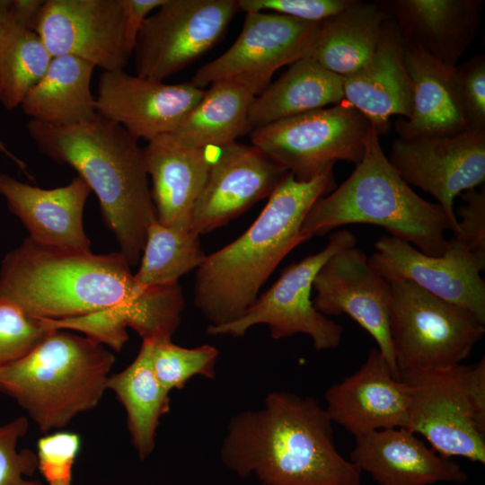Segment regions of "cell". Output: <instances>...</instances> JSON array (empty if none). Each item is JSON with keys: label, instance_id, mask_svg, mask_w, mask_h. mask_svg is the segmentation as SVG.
Here are the masks:
<instances>
[{"label": "cell", "instance_id": "obj_1", "mask_svg": "<svg viewBox=\"0 0 485 485\" xmlns=\"http://www.w3.org/2000/svg\"><path fill=\"white\" fill-rule=\"evenodd\" d=\"M221 460L263 485H361V471L337 450L332 421L312 397L280 391L229 422Z\"/></svg>", "mask_w": 485, "mask_h": 485}, {"label": "cell", "instance_id": "obj_2", "mask_svg": "<svg viewBox=\"0 0 485 485\" xmlns=\"http://www.w3.org/2000/svg\"><path fill=\"white\" fill-rule=\"evenodd\" d=\"M336 188L333 167L302 181L287 172L252 225L237 239L206 256L196 269L194 304L217 326L238 319L258 298L281 260L304 242V220Z\"/></svg>", "mask_w": 485, "mask_h": 485}, {"label": "cell", "instance_id": "obj_3", "mask_svg": "<svg viewBox=\"0 0 485 485\" xmlns=\"http://www.w3.org/2000/svg\"><path fill=\"white\" fill-rule=\"evenodd\" d=\"M27 129L43 155L74 168L95 193L119 252L130 267L137 265L147 228L156 218L137 139L98 113L66 127L31 119Z\"/></svg>", "mask_w": 485, "mask_h": 485}, {"label": "cell", "instance_id": "obj_4", "mask_svg": "<svg viewBox=\"0 0 485 485\" xmlns=\"http://www.w3.org/2000/svg\"><path fill=\"white\" fill-rule=\"evenodd\" d=\"M147 289L119 251L94 254L29 236L0 268V299L37 320L63 321L131 304Z\"/></svg>", "mask_w": 485, "mask_h": 485}, {"label": "cell", "instance_id": "obj_5", "mask_svg": "<svg viewBox=\"0 0 485 485\" xmlns=\"http://www.w3.org/2000/svg\"><path fill=\"white\" fill-rule=\"evenodd\" d=\"M351 224L386 229L421 252L440 256L446 250V231L455 233L443 207L419 196L385 156L379 135L371 126L363 158L338 188L318 199L301 227L305 242Z\"/></svg>", "mask_w": 485, "mask_h": 485}, {"label": "cell", "instance_id": "obj_6", "mask_svg": "<svg viewBox=\"0 0 485 485\" xmlns=\"http://www.w3.org/2000/svg\"><path fill=\"white\" fill-rule=\"evenodd\" d=\"M114 362L104 345L54 330L26 355L0 368V392L48 433L98 405Z\"/></svg>", "mask_w": 485, "mask_h": 485}, {"label": "cell", "instance_id": "obj_7", "mask_svg": "<svg viewBox=\"0 0 485 485\" xmlns=\"http://www.w3.org/2000/svg\"><path fill=\"white\" fill-rule=\"evenodd\" d=\"M410 393L407 428L442 456L485 463V358L473 366L400 371Z\"/></svg>", "mask_w": 485, "mask_h": 485}, {"label": "cell", "instance_id": "obj_8", "mask_svg": "<svg viewBox=\"0 0 485 485\" xmlns=\"http://www.w3.org/2000/svg\"><path fill=\"white\" fill-rule=\"evenodd\" d=\"M390 284L391 338L399 373L461 364L482 339L485 324L469 311L410 281Z\"/></svg>", "mask_w": 485, "mask_h": 485}, {"label": "cell", "instance_id": "obj_9", "mask_svg": "<svg viewBox=\"0 0 485 485\" xmlns=\"http://www.w3.org/2000/svg\"><path fill=\"white\" fill-rule=\"evenodd\" d=\"M371 125L346 101L251 131L252 146L298 181H310L338 161L358 163Z\"/></svg>", "mask_w": 485, "mask_h": 485}, {"label": "cell", "instance_id": "obj_10", "mask_svg": "<svg viewBox=\"0 0 485 485\" xmlns=\"http://www.w3.org/2000/svg\"><path fill=\"white\" fill-rule=\"evenodd\" d=\"M354 246L356 237L348 230L332 233L322 250L285 268L278 279L242 315L228 323L208 325L207 334L240 337L254 325L267 324L274 340L303 333L312 339L316 350L338 348L343 329L314 308L311 294L323 264L340 251Z\"/></svg>", "mask_w": 485, "mask_h": 485}, {"label": "cell", "instance_id": "obj_11", "mask_svg": "<svg viewBox=\"0 0 485 485\" xmlns=\"http://www.w3.org/2000/svg\"><path fill=\"white\" fill-rule=\"evenodd\" d=\"M237 11L234 0H166L140 30L137 75L163 81L181 71L222 38Z\"/></svg>", "mask_w": 485, "mask_h": 485}, {"label": "cell", "instance_id": "obj_12", "mask_svg": "<svg viewBox=\"0 0 485 485\" xmlns=\"http://www.w3.org/2000/svg\"><path fill=\"white\" fill-rule=\"evenodd\" d=\"M372 268L388 281H410L429 294L472 313L485 324V258L461 240H447L440 256L425 254L410 242L381 236L368 258Z\"/></svg>", "mask_w": 485, "mask_h": 485}, {"label": "cell", "instance_id": "obj_13", "mask_svg": "<svg viewBox=\"0 0 485 485\" xmlns=\"http://www.w3.org/2000/svg\"><path fill=\"white\" fill-rule=\"evenodd\" d=\"M388 160L405 182L432 195L457 227L455 197L485 180V131L398 137Z\"/></svg>", "mask_w": 485, "mask_h": 485}, {"label": "cell", "instance_id": "obj_14", "mask_svg": "<svg viewBox=\"0 0 485 485\" xmlns=\"http://www.w3.org/2000/svg\"><path fill=\"white\" fill-rule=\"evenodd\" d=\"M313 289L314 308L325 316L346 314L375 340L392 374L400 378L391 338L392 290L354 247L331 256L317 273Z\"/></svg>", "mask_w": 485, "mask_h": 485}, {"label": "cell", "instance_id": "obj_15", "mask_svg": "<svg viewBox=\"0 0 485 485\" xmlns=\"http://www.w3.org/2000/svg\"><path fill=\"white\" fill-rule=\"evenodd\" d=\"M34 31L51 57L73 56L103 71L124 69L122 0H44Z\"/></svg>", "mask_w": 485, "mask_h": 485}, {"label": "cell", "instance_id": "obj_16", "mask_svg": "<svg viewBox=\"0 0 485 485\" xmlns=\"http://www.w3.org/2000/svg\"><path fill=\"white\" fill-rule=\"evenodd\" d=\"M191 82L165 84L124 69L103 71L95 96L96 112L148 143L172 131L202 98Z\"/></svg>", "mask_w": 485, "mask_h": 485}, {"label": "cell", "instance_id": "obj_17", "mask_svg": "<svg viewBox=\"0 0 485 485\" xmlns=\"http://www.w3.org/2000/svg\"><path fill=\"white\" fill-rule=\"evenodd\" d=\"M288 172L254 146L219 147L196 203L190 229L199 236L226 225L269 198Z\"/></svg>", "mask_w": 485, "mask_h": 485}, {"label": "cell", "instance_id": "obj_18", "mask_svg": "<svg viewBox=\"0 0 485 485\" xmlns=\"http://www.w3.org/2000/svg\"><path fill=\"white\" fill-rule=\"evenodd\" d=\"M320 22L278 13H247L242 30L223 55L201 66L191 83L199 89L243 74L269 73L306 57Z\"/></svg>", "mask_w": 485, "mask_h": 485}, {"label": "cell", "instance_id": "obj_19", "mask_svg": "<svg viewBox=\"0 0 485 485\" xmlns=\"http://www.w3.org/2000/svg\"><path fill=\"white\" fill-rule=\"evenodd\" d=\"M325 410L332 421L358 436L373 431L407 428L410 393L375 347L352 375L327 389Z\"/></svg>", "mask_w": 485, "mask_h": 485}, {"label": "cell", "instance_id": "obj_20", "mask_svg": "<svg viewBox=\"0 0 485 485\" xmlns=\"http://www.w3.org/2000/svg\"><path fill=\"white\" fill-rule=\"evenodd\" d=\"M349 460L378 485L465 483L469 479L457 462L436 453L406 428L355 436Z\"/></svg>", "mask_w": 485, "mask_h": 485}, {"label": "cell", "instance_id": "obj_21", "mask_svg": "<svg viewBox=\"0 0 485 485\" xmlns=\"http://www.w3.org/2000/svg\"><path fill=\"white\" fill-rule=\"evenodd\" d=\"M272 74H243L215 81L171 132L155 140L182 149L222 147L251 133L249 110Z\"/></svg>", "mask_w": 485, "mask_h": 485}, {"label": "cell", "instance_id": "obj_22", "mask_svg": "<svg viewBox=\"0 0 485 485\" xmlns=\"http://www.w3.org/2000/svg\"><path fill=\"white\" fill-rule=\"evenodd\" d=\"M91 192L75 176L66 186L42 189L0 173V196L37 242L78 251H91L83 224L84 208Z\"/></svg>", "mask_w": 485, "mask_h": 485}, {"label": "cell", "instance_id": "obj_23", "mask_svg": "<svg viewBox=\"0 0 485 485\" xmlns=\"http://www.w3.org/2000/svg\"><path fill=\"white\" fill-rule=\"evenodd\" d=\"M405 46L455 66L476 34L481 0H378Z\"/></svg>", "mask_w": 485, "mask_h": 485}, {"label": "cell", "instance_id": "obj_24", "mask_svg": "<svg viewBox=\"0 0 485 485\" xmlns=\"http://www.w3.org/2000/svg\"><path fill=\"white\" fill-rule=\"evenodd\" d=\"M403 51L398 28L390 17L371 58L342 77L344 101L362 113L378 135L388 132L392 116L407 119L411 114L413 87Z\"/></svg>", "mask_w": 485, "mask_h": 485}, {"label": "cell", "instance_id": "obj_25", "mask_svg": "<svg viewBox=\"0 0 485 485\" xmlns=\"http://www.w3.org/2000/svg\"><path fill=\"white\" fill-rule=\"evenodd\" d=\"M184 309L179 286L149 287L137 301L63 321H44L51 330H73L85 337L120 351L133 329L143 340H172Z\"/></svg>", "mask_w": 485, "mask_h": 485}, {"label": "cell", "instance_id": "obj_26", "mask_svg": "<svg viewBox=\"0 0 485 485\" xmlns=\"http://www.w3.org/2000/svg\"><path fill=\"white\" fill-rule=\"evenodd\" d=\"M219 147L182 149L159 140L143 148L156 220L166 226L190 229L196 203Z\"/></svg>", "mask_w": 485, "mask_h": 485}, {"label": "cell", "instance_id": "obj_27", "mask_svg": "<svg viewBox=\"0 0 485 485\" xmlns=\"http://www.w3.org/2000/svg\"><path fill=\"white\" fill-rule=\"evenodd\" d=\"M403 58L413 95L410 117L395 122L399 137H449L469 130L456 89L454 66L405 45Z\"/></svg>", "mask_w": 485, "mask_h": 485}, {"label": "cell", "instance_id": "obj_28", "mask_svg": "<svg viewBox=\"0 0 485 485\" xmlns=\"http://www.w3.org/2000/svg\"><path fill=\"white\" fill-rule=\"evenodd\" d=\"M389 18L377 1L352 0L320 22L306 57L341 77L351 75L374 55Z\"/></svg>", "mask_w": 485, "mask_h": 485}, {"label": "cell", "instance_id": "obj_29", "mask_svg": "<svg viewBox=\"0 0 485 485\" xmlns=\"http://www.w3.org/2000/svg\"><path fill=\"white\" fill-rule=\"evenodd\" d=\"M343 101L342 77L304 57L257 95L249 110V125L253 130Z\"/></svg>", "mask_w": 485, "mask_h": 485}, {"label": "cell", "instance_id": "obj_30", "mask_svg": "<svg viewBox=\"0 0 485 485\" xmlns=\"http://www.w3.org/2000/svg\"><path fill=\"white\" fill-rule=\"evenodd\" d=\"M94 67L76 57H52L43 76L23 98V112L32 120L57 127L89 120L97 113L91 91Z\"/></svg>", "mask_w": 485, "mask_h": 485}, {"label": "cell", "instance_id": "obj_31", "mask_svg": "<svg viewBox=\"0 0 485 485\" xmlns=\"http://www.w3.org/2000/svg\"><path fill=\"white\" fill-rule=\"evenodd\" d=\"M111 390L125 409L131 442L141 460L155 446L162 416L170 410V392L158 381L152 362V344L143 340L135 359L120 372L111 374Z\"/></svg>", "mask_w": 485, "mask_h": 485}, {"label": "cell", "instance_id": "obj_32", "mask_svg": "<svg viewBox=\"0 0 485 485\" xmlns=\"http://www.w3.org/2000/svg\"><path fill=\"white\" fill-rule=\"evenodd\" d=\"M206 256L198 234L163 225L155 218L147 228L140 266L134 278L146 288L177 285L180 278L197 269Z\"/></svg>", "mask_w": 485, "mask_h": 485}, {"label": "cell", "instance_id": "obj_33", "mask_svg": "<svg viewBox=\"0 0 485 485\" xmlns=\"http://www.w3.org/2000/svg\"><path fill=\"white\" fill-rule=\"evenodd\" d=\"M51 58L36 31L19 22L9 9L0 38L2 105L7 110L20 106L29 90L47 71Z\"/></svg>", "mask_w": 485, "mask_h": 485}, {"label": "cell", "instance_id": "obj_34", "mask_svg": "<svg viewBox=\"0 0 485 485\" xmlns=\"http://www.w3.org/2000/svg\"><path fill=\"white\" fill-rule=\"evenodd\" d=\"M151 344L155 375L167 391L182 389L195 375L215 378L219 355L216 347L205 344L189 348L172 340L151 341Z\"/></svg>", "mask_w": 485, "mask_h": 485}, {"label": "cell", "instance_id": "obj_35", "mask_svg": "<svg viewBox=\"0 0 485 485\" xmlns=\"http://www.w3.org/2000/svg\"><path fill=\"white\" fill-rule=\"evenodd\" d=\"M50 331L42 320L0 299V368L26 355Z\"/></svg>", "mask_w": 485, "mask_h": 485}, {"label": "cell", "instance_id": "obj_36", "mask_svg": "<svg viewBox=\"0 0 485 485\" xmlns=\"http://www.w3.org/2000/svg\"><path fill=\"white\" fill-rule=\"evenodd\" d=\"M29 428L25 416L0 424V485H43L40 481L27 480L38 469L36 454L31 449L17 450L18 441Z\"/></svg>", "mask_w": 485, "mask_h": 485}, {"label": "cell", "instance_id": "obj_37", "mask_svg": "<svg viewBox=\"0 0 485 485\" xmlns=\"http://www.w3.org/2000/svg\"><path fill=\"white\" fill-rule=\"evenodd\" d=\"M82 440L77 433L56 431L37 442L38 469L48 485H71Z\"/></svg>", "mask_w": 485, "mask_h": 485}, {"label": "cell", "instance_id": "obj_38", "mask_svg": "<svg viewBox=\"0 0 485 485\" xmlns=\"http://www.w3.org/2000/svg\"><path fill=\"white\" fill-rule=\"evenodd\" d=\"M454 80L469 130L485 131V56L455 66Z\"/></svg>", "mask_w": 485, "mask_h": 485}, {"label": "cell", "instance_id": "obj_39", "mask_svg": "<svg viewBox=\"0 0 485 485\" xmlns=\"http://www.w3.org/2000/svg\"><path fill=\"white\" fill-rule=\"evenodd\" d=\"M352 0H238V10L247 13L273 11L308 22H322L336 15Z\"/></svg>", "mask_w": 485, "mask_h": 485}, {"label": "cell", "instance_id": "obj_40", "mask_svg": "<svg viewBox=\"0 0 485 485\" xmlns=\"http://www.w3.org/2000/svg\"><path fill=\"white\" fill-rule=\"evenodd\" d=\"M461 195L464 203L457 209L460 221L453 235L485 258V190L472 189Z\"/></svg>", "mask_w": 485, "mask_h": 485}, {"label": "cell", "instance_id": "obj_41", "mask_svg": "<svg viewBox=\"0 0 485 485\" xmlns=\"http://www.w3.org/2000/svg\"><path fill=\"white\" fill-rule=\"evenodd\" d=\"M166 0H122L124 8V40L130 57L135 50L142 25L148 14Z\"/></svg>", "mask_w": 485, "mask_h": 485}, {"label": "cell", "instance_id": "obj_42", "mask_svg": "<svg viewBox=\"0 0 485 485\" xmlns=\"http://www.w3.org/2000/svg\"><path fill=\"white\" fill-rule=\"evenodd\" d=\"M0 152L10 158L22 172L29 175L26 163L10 152L5 145L0 140Z\"/></svg>", "mask_w": 485, "mask_h": 485}, {"label": "cell", "instance_id": "obj_43", "mask_svg": "<svg viewBox=\"0 0 485 485\" xmlns=\"http://www.w3.org/2000/svg\"><path fill=\"white\" fill-rule=\"evenodd\" d=\"M11 0H0V38L9 14Z\"/></svg>", "mask_w": 485, "mask_h": 485}]
</instances>
